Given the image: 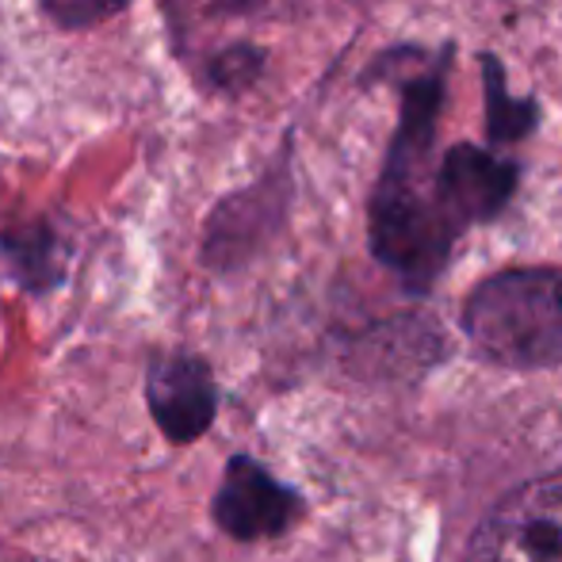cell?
<instances>
[{"mask_svg": "<svg viewBox=\"0 0 562 562\" xmlns=\"http://www.w3.org/2000/svg\"><path fill=\"white\" fill-rule=\"evenodd\" d=\"M474 562H562V474L513 490L474 536Z\"/></svg>", "mask_w": 562, "mask_h": 562, "instance_id": "277c9868", "label": "cell"}, {"mask_svg": "<svg viewBox=\"0 0 562 562\" xmlns=\"http://www.w3.org/2000/svg\"><path fill=\"white\" fill-rule=\"evenodd\" d=\"M303 513V502L291 486H283L268 467H260L252 456H234L223 471V482L211 502V520L229 540H272L283 536Z\"/></svg>", "mask_w": 562, "mask_h": 562, "instance_id": "5b68a950", "label": "cell"}, {"mask_svg": "<svg viewBox=\"0 0 562 562\" xmlns=\"http://www.w3.org/2000/svg\"><path fill=\"white\" fill-rule=\"evenodd\" d=\"M463 329L502 368H551L562 360V268H509L471 291Z\"/></svg>", "mask_w": 562, "mask_h": 562, "instance_id": "7a4b0ae2", "label": "cell"}, {"mask_svg": "<svg viewBox=\"0 0 562 562\" xmlns=\"http://www.w3.org/2000/svg\"><path fill=\"white\" fill-rule=\"evenodd\" d=\"M520 188V161L497 149L456 142L437 157L429 184V203L440 229L459 241L463 229L494 223Z\"/></svg>", "mask_w": 562, "mask_h": 562, "instance_id": "3957f363", "label": "cell"}, {"mask_svg": "<svg viewBox=\"0 0 562 562\" xmlns=\"http://www.w3.org/2000/svg\"><path fill=\"white\" fill-rule=\"evenodd\" d=\"M126 4L131 0H38L43 15L61 31H89L97 23L126 12Z\"/></svg>", "mask_w": 562, "mask_h": 562, "instance_id": "8fae6325", "label": "cell"}, {"mask_svg": "<svg viewBox=\"0 0 562 562\" xmlns=\"http://www.w3.org/2000/svg\"><path fill=\"white\" fill-rule=\"evenodd\" d=\"M146 406L169 445H195L218 417L215 371L195 352H161L146 371Z\"/></svg>", "mask_w": 562, "mask_h": 562, "instance_id": "8992f818", "label": "cell"}, {"mask_svg": "<svg viewBox=\"0 0 562 562\" xmlns=\"http://www.w3.org/2000/svg\"><path fill=\"white\" fill-rule=\"evenodd\" d=\"M288 184L283 172H272L268 180L252 188H241L237 195L218 203L211 211L207 234H203V260L211 268H229L265 237V229L257 226V218H280V188Z\"/></svg>", "mask_w": 562, "mask_h": 562, "instance_id": "52a82bcc", "label": "cell"}, {"mask_svg": "<svg viewBox=\"0 0 562 562\" xmlns=\"http://www.w3.org/2000/svg\"><path fill=\"white\" fill-rule=\"evenodd\" d=\"M451 54H456L451 43L440 46L425 66H417L414 77L402 81V115L368 203L371 252L379 265L402 276V283L414 291L429 288L456 249V241L440 229L429 203Z\"/></svg>", "mask_w": 562, "mask_h": 562, "instance_id": "6da1fadb", "label": "cell"}, {"mask_svg": "<svg viewBox=\"0 0 562 562\" xmlns=\"http://www.w3.org/2000/svg\"><path fill=\"white\" fill-rule=\"evenodd\" d=\"M260 74H265V50L260 46L234 43L211 58V85L223 92L249 89V85H257Z\"/></svg>", "mask_w": 562, "mask_h": 562, "instance_id": "30bf717a", "label": "cell"}, {"mask_svg": "<svg viewBox=\"0 0 562 562\" xmlns=\"http://www.w3.org/2000/svg\"><path fill=\"white\" fill-rule=\"evenodd\" d=\"M482 89H486V142L490 146H517L540 126L543 108L536 97H513L505 85V66L497 54H479Z\"/></svg>", "mask_w": 562, "mask_h": 562, "instance_id": "ba28073f", "label": "cell"}, {"mask_svg": "<svg viewBox=\"0 0 562 562\" xmlns=\"http://www.w3.org/2000/svg\"><path fill=\"white\" fill-rule=\"evenodd\" d=\"M0 252L8 260V272L15 276L23 291H54L66 276V257H61V241L46 223H31L15 234L0 237Z\"/></svg>", "mask_w": 562, "mask_h": 562, "instance_id": "9c48e42d", "label": "cell"}]
</instances>
